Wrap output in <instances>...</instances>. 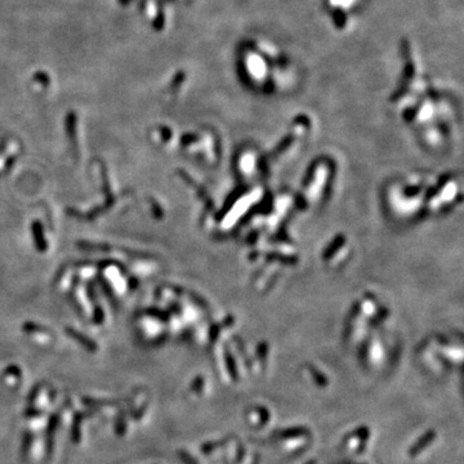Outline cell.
Segmentation results:
<instances>
[{"label":"cell","instance_id":"1","mask_svg":"<svg viewBox=\"0 0 464 464\" xmlns=\"http://www.w3.org/2000/svg\"><path fill=\"white\" fill-rule=\"evenodd\" d=\"M436 439V432L435 431H428L424 436H422L417 442H415V445L411 446L410 450H409V455L410 457H417L422 450L427 448V446L430 445L431 442Z\"/></svg>","mask_w":464,"mask_h":464},{"label":"cell","instance_id":"2","mask_svg":"<svg viewBox=\"0 0 464 464\" xmlns=\"http://www.w3.org/2000/svg\"><path fill=\"white\" fill-rule=\"evenodd\" d=\"M307 431L304 428H293V430H287L282 433V437H294V436H300L306 433Z\"/></svg>","mask_w":464,"mask_h":464},{"label":"cell","instance_id":"3","mask_svg":"<svg viewBox=\"0 0 464 464\" xmlns=\"http://www.w3.org/2000/svg\"><path fill=\"white\" fill-rule=\"evenodd\" d=\"M312 374H313V375H315V380H316V383H317V384H320V385H326V379L324 378V376H322L321 374H319V372H316V370H312Z\"/></svg>","mask_w":464,"mask_h":464}]
</instances>
